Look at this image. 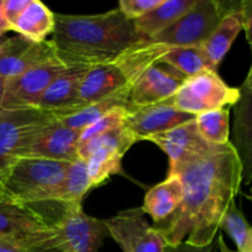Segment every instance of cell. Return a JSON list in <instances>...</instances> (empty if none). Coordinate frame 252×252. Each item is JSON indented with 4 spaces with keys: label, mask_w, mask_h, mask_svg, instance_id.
<instances>
[{
    "label": "cell",
    "mask_w": 252,
    "mask_h": 252,
    "mask_svg": "<svg viewBox=\"0 0 252 252\" xmlns=\"http://www.w3.org/2000/svg\"><path fill=\"white\" fill-rule=\"evenodd\" d=\"M56 26V14L39 0H31L26 9L17 19L12 31L31 42L41 43L53 33Z\"/></svg>",
    "instance_id": "cell-23"
},
{
    "label": "cell",
    "mask_w": 252,
    "mask_h": 252,
    "mask_svg": "<svg viewBox=\"0 0 252 252\" xmlns=\"http://www.w3.org/2000/svg\"><path fill=\"white\" fill-rule=\"evenodd\" d=\"M243 12V30L245 31L246 41L250 47L252 57V0H241Z\"/></svg>",
    "instance_id": "cell-35"
},
{
    "label": "cell",
    "mask_w": 252,
    "mask_h": 252,
    "mask_svg": "<svg viewBox=\"0 0 252 252\" xmlns=\"http://www.w3.org/2000/svg\"><path fill=\"white\" fill-rule=\"evenodd\" d=\"M196 116L175 108L170 100L145 107H129L126 116L125 127L134 134L138 142L147 140L155 134L192 121Z\"/></svg>",
    "instance_id": "cell-12"
},
{
    "label": "cell",
    "mask_w": 252,
    "mask_h": 252,
    "mask_svg": "<svg viewBox=\"0 0 252 252\" xmlns=\"http://www.w3.org/2000/svg\"><path fill=\"white\" fill-rule=\"evenodd\" d=\"M147 140L158 145L169 158L167 176L174 175L182 165L213 147V144H209L201 137L194 118L166 132L153 135Z\"/></svg>",
    "instance_id": "cell-10"
},
{
    "label": "cell",
    "mask_w": 252,
    "mask_h": 252,
    "mask_svg": "<svg viewBox=\"0 0 252 252\" xmlns=\"http://www.w3.org/2000/svg\"><path fill=\"white\" fill-rule=\"evenodd\" d=\"M65 68L63 64L38 66L6 80L0 105L1 111L36 108L47 88Z\"/></svg>",
    "instance_id": "cell-9"
},
{
    "label": "cell",
    "mask_w": 252,
    "mask_h": 252,
    "mask_svg": "<svg viewBox=\"0 0 252 252\" xmlns=\"http://www.w3.org/2000/svg\"><path fill=\"white\" fill-rule=\"evenodd\" d=\"M160 63L171 66L186 78L209 69L201 47H170Z\"/></svg>",
    "instance_id": "cell-28"
},
{
    "label": "cell",
    "mask_w": 252,
    "mask_h": 252,
    "mask_svg": "<svg viewBox=\"0 0 252 252\" xmlns=\"http://www.w3.org/2000/svg\"><path fill=\"white\" fill-rule=\"evenodd\" d=\"M30 1L31 0H2V16H4L7 26L10 27V31H12V27L16 24L17 19L21 16L27 5L30 4Z\"/></svg>",
    "instance_id": "cell-34"
},
{
    "label": "cell",
    "mask_w": 252,
    "mask_h": 252,
    "mask_svg": "<svg viewBox=\"0 0 252 252\" xmlns=\"http://www.w3.org/2000/svg\"><path fill=\"white\" fill-rule=\"evenodd\" d=\"M217 244H218L219 252H236V251L231 250V249L229 248L228 245H226V243L224 241V238H223V235H221V234L217 235Z\"/></svg>",
    "instance_id": "cell-38"
},
{
    "label": "cell",
    "mask_w": 252,
    "mask_h": 252,
    "mask_svg": "<svg viewBox=\"0 0 252 252\" xmlns=\"http://www.w3.org/2000/svg\"><path fill=\"white\" fill-rule=\"evenodd\" d=\"M164 252H219L217 239L207 246H193L187 243H181L176 246H167Z\"/></svg>",
    "instance_id": "cell-36"
},
{
    "label": "cell",
    "mask_w": 252,
    "mask_h": 252,
    "mask_svg": "<svg viewBox=\"0 0 252 252\" xmlns=\"http://www.w3.org/2000/svg\"><path fill=\"white\" fill-rule=\"evenodd\" d=\"M220 229L235 243L236 252H252V226L235 201L226 209Z\"/></svg>",
    "instance_id": "cell-29"
},
{
    "label": "cell",
    "mask_w": 252,
    "mask_h": 252,
    "mask_svg": "<svg viewBox=\"0 0 252 252\" xmlns=\"http://www.w3.org/2000/svg\"><path fill=\"white\" fill-rule=\"evenodd\" d=\"M53 228L65 252H98L108 235L105 220L86 214L83 203L61 206Z\"/></svg>",
    "instance_id": "cell-7"
},
{
    "label": "cell",
    "mask_w": 252,
    "mask_h": 252,
    "mask_svg": "<svg viewBox=\"0 0 252 252\" xmlns=\"http://www.w3.org/2000/svg\"><path fill=\"white\" fill-rule=\"evenodd\" d=\"M196 0H162L161 4L135 20L134 29L142 38L149 41L158 33L169 29L184 14H186Z\"/></svg>",
    "instance_id": "cell-22"
},
{
    "label": "cell",
    "mask_w": 252,
    "mask_h": 252,
    "mask_svg": "<svg viewBox=\"0 0 252 252\" xmlns=\"http://www.w3.org/2000/svg\"><path fill=\"white\" fill-rule=\"evenodd\" d=\"M4 198H7L6 194H5V191H4V187H2V185L0 184V201Z\"/></svg>",
    "instance_id": "cell-43"
},
{
    "label": "cell",
    "mask_w": 252,
    "mask_h": 252,
    "mask_svg": "<svg viewBox=\"0 0 252 252\" xmlns=\"http://www.w3.org/2000/svg\"><path fill=\"white\" fill-rule=\"evenodd\" d=\"M51 64H62L51 41L36 43L15 36L0 56V78L9 80L31 69Z\"/></svg>",
    "instance_id": "cell-11"
},
{
    "label": "cell",
    "mask_w": 252,
    "mask_h": 252,
    "mask_svg": "<svg viewBox=\"0 0 252 252\" xmlns=\"http://www.w3.org/2000/svg\"><path fill=\"white\" fill-rule=\"evenodd\" d=\"M2 0H0V37L4 36L7 31H10V27L7 26L6 21H5L4 16H2V10H1Z\"/></svg>",
    "instance_id": "cell-39"
},
{
    "label": "cell",
    "mask_w": 252,
    "mask_h": 252,
    "mask_svg": "<svg viewBox=\"0 0 252 252\" xmlns=\"http://www.w3.org/2000/svg\"><path fill=\"white\" fill-rule=\"evenodd\" d=\"M240 97V89L229 86L214 70L201 71L186 78L171 97L175 108L197 116L207 111L233 107Z\"/></svg>",
    "instance_id": "cell-6"
},
{
    "label": "cell",
    "mask_w": 252,
    "mask_h": 252,
    "mask_svg": "<svg viewBox=\"0 0 252 252\" xmlns=\"http://www.w3.org/2000/svg\"><path fill=\"white\" fill-rule=\"evenodd\" d=\"M147 39L118 7L95 15L56 14L52 33L59 61L65 66L112 63L126 49Z\"/></svg>",
    "instance_id": "cell-2"
},
{
    "label": "cell",
    "mask_w": 252,
    "mask_h": 252,
    "mask_svg": "<svg viewBox=\"0 0 252 252\" xmlns=\"http://www.w3.org/2000/svg\"><path fill=\"white\" fill-rule=\"evenodd\" d=\"M186 76L166 64L159 63L148 69L132 86L130 107H145L170 100L177 93Z\"/></svg>",
    "instance_id": "cell-14"
},
{
    "label": "cell",
    "mask_w": 252,
    "mask_h": 252,
    "mask_svg": "<svg viewBox=\"0 0 252 252\" xmlns=\"http://www.w3.org/2000/svg\"><path fill=\"white\" fill-rule=\"evenodd\" d=\"M73 164V162H71ZM70 162L24 157L12 164L2 181L10 201L27 206L48 203L54 189L65 176Z\"/></svg>",
    "instance_id": "cell-3"
},
{
    "label": "cell",
    "mask_w": 252,
    "mask_h": 252,
    "mask_svg": "<svg viewBox=\"0 0 252 252\" xmlns=\"http://www.w3.org/2000/svg\"><path fill=\"white\" fill-rule=\"evenodd\" d=\"M52 228L51 219L36 206L16 203L9 198L0 201V238L30 235Z\"/></svg>",
    "instance_id": "cell-17"
},
{
    "label": "cell",
    "mask_w": 252,
    "mask_h": 252,
    "mask_svg": "<svg viewBox=\"0 0 252 252\" xmlns=\"http://www.w3.org/2000/svg\"><path fill=\"white\" fill-rule=\"evenodd\" d=\"M123 157L122 153L113 149L98 148L94 150L85 159L91 187L100 186L115 175H125L122 169Z\"/></svg>",
    "instance_id": "cell-26"
},
{
    "label": "cell",
    "mask_w": 252,
    "mask_h": 252,
    "mask_svg": "<svg viewBox=\"0 0 252 252\" xmlns=\"http://www.w3.org/2000/svg\"><path fill=\"white\" fill-rule=\"evenodd\" d=\"M241 31H243V12H241L240 2V6L228 12L219 22L217 29L212 32L211 36L199 46L211 70H218L219 65L230 51L234 41Z\"/></svg>",
    "instance_id": "cell-19"
},
{
    "label": "cell",
    "mask_w": 252,
    "mask_h": 252,
    "mask_svg": "<svg viewBox=\"0 0 252 252\" xmlns=\"http://www.w3.org/2000/svg\"><path fill=\"white\" fill-rule=\"evenodd\" d=\"M105 225L123 252H164L166 248L161 234L148 223L140 207L118 212L106 219Z\"/></svg>",
    "instance_id": "cell-8"
},
{
    "label": "cell",
    "mask_w": 252,
    "mask_h": 252,
    "mask_svg": "<svg viewBox=\"0 0 252 252\" xmlns=\"http://www.w3.org/2000/svg\"><path fill=\"white\" fill-rule=\"evenodd\" d=\"M240 97L233 106L234 123L230 144L241 164L243 184L252 182V88L241 85Z\"/></svg>",
    "instance_id": "cell-16"
},
{
    "label": "cell",
    "mask_w": 252,
    "mask_h": 252,
    "mask_svg": "<svg viewBox=\"0 0 252 252\" xmlns=\"http://www.w3.org/2000/svg\"><path fill=\"white\" fill-rule=\"evenodd\" d=\"M88 70L89 66L84 65L66 66L47 88L36 108L54 113L58 120L83 110L85 106L80 102L79 93Z\"/></svg>",
    "instance_id": "cell-13"
},
{
    "label": "cell",
    "mask_w": 252,
    "mask_h": 252,
    "mask_svg": "<svg viewBox=\"0 0 252 252\" xmlns=\"http://www.w3.org/2000/svg\"><path fill=\"white\" fill-rule=\"evenodd\" d=\"M91 189L85 160L78 159L70 164L64 179L49 197L48 203L58 206L83 203L84 197Z\"/></svg>",
    "instance_id": "cell-24"
},
{
    "label": "cell",
    "mask_w": 252,
    "mask_h": 252,
    "mask_svg": "<svg viewBox=\"0 0 252 252\" xmlns=\"http://www.w3.org/2000/svg\"><path fill=\"white\" fill-rule=\"evenodd\" d=\"M184 197L182 185L177 175L166 176L164 181L148 189L144 196L143 209L149 214L155 224L167 220L176 212Z\"/></svg>",
    "instance_id": "cell-21"
},
{
    "label": "cell",
    "mask_w": 252,
    "mask_h": 252,
    "mask_svg": "<svg viewBox=\"0 0 252 252\" xmlns=\"http://www.w3.org/2000/svg\"><path fill=\"white\" fill-rule=\"evenodd\" d=\"M127 110L128 108H115V110H111L105 116H102L97 121L91 123L90 126L84 128L81 130L79 145L85 144V143L90 142V140L95 139V138L100 137V135L105 134V133L110 132V130L125 126Z\"/></svg>",
    "instance_id": "cell-31"
},
{
    "label": "cell",
    "mask_w": 252,
    "mask_h": 252,
    "mask_svg": "<svg viewBox=\"0 0 252 252\" xmlns=\"http://www.w3.org/2000/svg\"><path fill=\"white\" fill-rule=\"evenodd\" d=\"M170 47L152 41H142L126 49L112 62L121 70L128 85L132 86L145 71L161 62Z\"/></svg>",
    "instance_id": "cell-20"
},
{
    "label": "cell",
    "mask_w": 252,
    "mask_h": 252,
    "mask_svg": "<svg viewBox=\"0 0 252 252\" xmlns=\"http://www.w3.org/2000/svg\"><path fill=\"white\" fill-rule=\"evenodd\" d=\"M174 175L181 181L184 197L167 220L157 224L167 246L187 243L207 246L217 239L226 209L243 185L241 164L230 142L182 165Z\"/></svg>",
    "instance_id": "cell-1"
},
{
    "label": "cell",
    "mask_w": 252,
    "mask_h": 252,
    "mask_svg": "<svg viewBox=\"0 0 252 252\" xmlns=\"http://www.w3.org/2000/svg\"><path fill=\"white\" fill-rule=\"evenodd\" d=\"M58 118L38 108L0 111V184L10 167L27 155L33 140Z\"/></svg>",
    "instance_id": "cell-4"
},
{
    "label": "cell",
    "mask_w": 252,
    "mask_h": 252,
    "mask_svg": "<svg viewBox=\"0 0 252 252\" xmlns=\"http://www.w3.org/2000/svg\"><path fill=\"white\" fill-rule=\"evenodd\" d=\"M162 0H121L118 9L127 19L135 21L161 4Z\"/></svg>",
    "instance_id": "cell-33"
},
{
    "label": "cell",
    "mask_w": 252,
    "mask_h": 252,
    "mask_svg": "<svg viewBox=\"0 0 252 252\" xmlns=\"http://www.w3.org/2000/svg\"><path fill=\"white\" fill-rule=\"evenodd\" d=\"M11 38L12 37H7L6 34L0 37V56H1V54L4 53L5 49L7 48V46H9L10 42H11Z\"/></svg>",
    "instance_id": "cell-40"
},
{
    "label": "cell",
    "mask_w": 252,
    "mask_h": 252,
    "mask_svg": "<svg viewBox=\"0 0 252 252\" xmlns=\"http://www.w3.org/2000/svg\"><path fill=\"white\" fill-rule=\"evenodd\" d=\"M243 85L249 86V88H252V63H251L250 69H249V71H248V75H246V79H245V80H244Z\"/></svg>",
    "instance_id": "cell-41"
},
{
    "label": "cell",
    "mask_w": 252,
    "mask_h": 252,
    "mask_svg": "<svg viewBox=\"0 0 252 252\" xmlns=\"http://www.w3.org/2000/svg\"><path fill=\"white\" fill-rule=\"evenodd\" d=\"M245 197H246V198H248V199H249V201H250V202H251V203H252V187H251L250 192H249V193H248V194H245Z\"/></svg>",
    "instance_id": "cell-44"
},
{
    "label": "cell",
    "mask_w": 252,
    "mask_h": 252,
    "mask_svg": "<svg viewBox=\"0 0 252 252\" xmlns=\"http://www.w3.org/2000/svg\"><path fill=\"white\" fill-rule=\"evenodd\" d=\"M127 86H129L127 80L113 63L94 65L89 68L81 81L79 98L86 107Z\"/></svg>",
    "instance_id": "cell-18"
},
{
    "label": "cell",
    "mask_w": 252,
    "mask_h": 252,
    "mask_svg": "<svg viewBox=\"0 0 252 252\" xmlns=\"http://www.w3.org/2000/svg\"><path fill=\"white\" fill-rule=\"evenodd\" d=\"M240 2L196 0L186 14L149 41L169 47H199L217 29L221 19L240 6Z\"/></svg>",
    "instance_id": "cell-5"
},
{
    "label": "cell",
    "mask_w": 252,
    "mask_h": 252,
    "mask_svg": "<svg viewBox=\"0 0 252 252\" xmlns=\"http://www.w3.org/2000/svg\"><path fill=\"white\" fill-rule=\"evenodd\" d=\"M197 129L206 142L213 145H224L230 142V110L202 112L194 117Z\"/></svg>",
    "instance_id": "cell-27"
},
{
    "label": "cell",
    "mask_w": 252,
    "mask_h": 252,
    "mask_svg": "<svg viewBox=\"0 0 252 252\" xmlns=\"http://www.w3.org/2000/svg\"><path fill=\"white\" fill-rule=\"evenodd\" d=\"M137 142L138 139L134 137V134L129 132L125 126H122V127L110 130V132L105 133V134L100 135V137L95 138V139L90 140L85 144L79 145V159L85 160L94 150L98 149V148L117 150V152L126 155V153L130 149V147Z\"/></svg>",
    "instance_id": "cell-30"
},
{
    "label": "cell",
    "mask_w": 252,
    "mask_h": 252,
    "mask_svg": "<svg viewBox=\"0 0 252 252\" xmlns=\"http://www.w3.org/2000/svg\"><path fill=\"white\" fill-rule=\"evenodd\" d=\"M27 252H65V250L62 246L61 241H59L58 236H57L56 230H54V233L48 239L37 244L36 246L30 249Z\"/></svg>",
    "instance_id": "cell-37"
},
{
    "label": "cell",
    "mask_w": 252,
    "mask_h": 252,
    "mask_svg": "<svg viewBox=\"0 0 252 252\" xmlns=\"http://www.w3.org/2000/svg\"><path fill=\"white\" fill-rule=\"evenodd\" d=\"M129 86L123 88L120 91H117V93L102 98V100L96 101V102L91 103V105H88L83 110L79 111V112L58 121L62 125L66 126V127L73 128V129L83 130L84 128H86L91 123L97 121L98 118L105 116L111 110H115V108H129Z\"/></svg>",
    "instance_id": "cell-25"
},
{
    "label": "cell",
    "mask_w": 252,
    "mask_h": 252,
    "mask_svg": "<svg viewBox=\"0 0 252 252\" xmlns=\"http://www.w3.org/2000/svg\"><path fill=\"white\" fill-rule=\"evenodd\" d=\"M80 134L81 130L66 127L57 120L33 140L26 157L71 164L79 159L78 148Z\"/></svg>",
    "instance_id": "cell-15"
},
{
    "label": "cell",
    "mask_w": 252,
    "mask_h": 252,
    "mask_svg": "<svg viewBox=\"0 0 252 252\" xmlns=\"http://www.w3.org/2000/svg\"><path fill=\"white\" fill-rule=\"evenodd\" d=\"M54 233V228L42 233L30 234L20 236H1L0 238V252H27L30 249L36 246L48 239Z\"/></svg>",
    "instance_id": "cell-32"
},
{
    "label": "cell",
    "mask_w": 252,
    "mask_h": 252,
    "mask_svg": "<svg viewBox=\"0 0 252 252\" xmlns=\"http://www.w3.org/2000/svg\"><path fill=\"white\" fill-rule=\"evenodd\" d=\"M5 85H6V80H5V79H2V78H0V105H1L2 96H4ZM0 111H1V108H0Z\"/></svg>",
    "instance_id": "cell-42"
}]
</instances>
